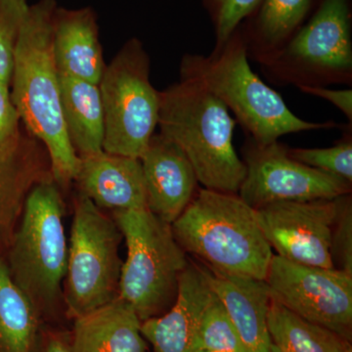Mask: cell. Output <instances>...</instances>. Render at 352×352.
I'll list each match as a JSON object with an SVG mask.
<instances>
[{"label": "cell", "mask_w": 352, "mask_h": 352, "mask_svg": "<svg viewBox=\"0 0 352 352\" xmlns=\"http://www.w3.org/2000/svg\"><path fill=\"white\" fill-rule=\"evenodd\" d=\"M56 0L30 4L16 45L10 87L25 131L44 146L51 175L60 188L76 180L80 166L67 133L60 99L59 73L53 56Z\"/></svg>", "instance_id": "cell-1"}, {"label": "cell", "mask_w": 352, "mask_h": 352, "mask_svg": "<svg viewBox=\"0 0 352 352\" xmlns=\"http://www.w3.org/2000/svg\"><path fill=\"white\" fill-rule=\"evenodd\" d=\"M180 78L210 90L259 145L276 142L287 134L339 126L333 122H307L289 110L281 95L252 71L241 27L208 56L185 54Z\"/></svg>", "instance_id": "cell-2"}, {"label": "cell", "mask_w": 352, "mask_h": 352, "mask_svg": "<svg viewBox=\"0 0 352 352\" xmlns=\"http://www.w3.org/2000/svg\"><path fill=\"white\" fill-rule=\"evenodd\" d=\"M157 126L188 157L203 188L237 194L245 166L233 144L235 118L210 90L194 80L160 91Z\"/></svg>", "instance_id": "cell-3"}, {"label": "cell", "mask_w": 352, "mask_h": 352, "mask_svg": "<svg viewBox=\"0 0 352 352\" xmlns=\"http://www.w3.org/2000/svg\"><path fill=\"white\" fill-rule=\"evenodd\" d=\"M171 229L183 251L208 270L266 279L274 254L258 226L256 210L238 194L199 189Z\"/></svg>", "instance_id": "cell-4"}, {"label": "cell", "mask_w": 352, "mask_h": 352, "mask_svg": "<svg viewBox=\"0 0 352 352\" xmlns=\"http://www.w3.org/2000/svg\"><path fill=\"white\" fill-rule=\"evenodd\" d=\"M61 190L51 177L38 183L25 199L6 261L14 282L41 317L56 309L63 296L69 242Z\"/></svg>", "instance_id": "cell-5"}, {"label": "cell", "mask_w": 352, "mask_h": 352, "mask_svg": "<svg viewBox=\"0 0 352 352\" xmlns=\"http://www.w3.org/2000/svg\"><path fill=\"white\" fill-rule=\"evenodd\" d=\"M113 219L127 248L119 298L135 310L141 322L166 314L175 302L180 277L189 263L171 224L148 208L117 210Z\"/></svg>", "instance_id": "cell-6"}, {"label": "cell", "mask_w": 352, "mask_h": 352, "mask_svg": "<svg viewBox=\"0 0 352 352\" xmlns=\"http://www.w3.org/2000/svg\"><path fill=\"white\" fill-rule=\"evenodd\" d=\"M351 0H320L283 47L261 62L263 75L285 87L352 83Z\"/></svg>", "instance_id": "cell-7"}, {"label": "cell", "mask_w": 352, "mask_h": 352, "mask_svg": "<svg viewBox=\"0 0 352 352\" xmlns=\"http://www.w3.org/2000/svg\"><path fill=\"white\" fill-rule=\"evenodd\" d=\"M150 58L138 38L129 39L106 65L100 82L103 151L140 159L155 134L160 91L150 80Z\"/></svg>", "instance_id": "cell-8"}, {"label": "cell", "mask_w": 352, "mask_h": 352, "mask_svg": "<svg viewBox=\"0 0 352 352\" xmlns=\"http://www.w3.org/2000/svg\"><path fill=\"white\" fill-rule=\"evenodd\" d=\"M122 235L115 219L78 194L68 250L64 302L72 320L119 298Z\"/></svg>", "instance_id": "cell-9"}, {"label": "cell", "mask_w": 352, "mask_h": 352, "mask_svg": "<svg viewBox=\"0 0 352 352\" xmlns=\"http://www.w3.org/2000/svg\"><path fill=\"white\" fill-rule=\"evenodd\" d=\"M265 282L272 300L351 342V274L336 268L292 263L274 254Z\"/></svg>", "instance_id": "cell-10"}, {"label": "cell", "mask_w": 352, "mask_h": 352, "mask_svg": "<svg viewBox=\"0 0 352 352\" xmlns=\"http://www.w3.org/2000/svg\"><path fill=\"white\" fill-rule=\"evenodd\" d=\"M245 176L238 196L252 208L277 201L333 200L351 193V183L289 157L280 143L259 145L248 136L243 148Z\"/></svg>", "instance_id": "cell-11"}, {"label": "cell", "mask_w": 352, "mask_h": 352, "mask_svg": "<svg viewBox=\"0 0 352 352\" xmlns=\"http://www.w3.org/2000/svg\"><path fill=\"white\" fill-rule=\"evenodd\" d=\"M254 210L264 237L276 256L292 263L333 268L330 244L338 198L277 201Z\"/></svg>", "instance_id": "cell-12"}, {"label": "cell", "mask_w": 352, "mask_h": 352, "mask_svg": "<svg viewBox=\"0 0 352 352\" xmlns=\"http://www.w3.org/2000/svg\"><path fill=\"white\" fill-rule=\"evenodd\" d=\"M140 162L148 210L173 223L200 189L193 166L179 146L162 133L153 135Z\"/></svg>", "instance_id": "cell-13"}, {"label": "cell", "mask_w": 352, "mask_h": 352, "mask_svg": "<svg viewBox=\"0 0 352 352\" xmlns=\"http://www.w3.org/2000/svg\"><path fill=\"white\" fill-rule=\"evenodd\" d=\"M51 176L45 148L27 131L0 146V254L10 245L30 191Z\"/></svg>", "instance_id": "cell-14"}, {"label": "cell", "mask_w": 352, "mask_h": 352, "mask_svg": "<svg viewBox=\"0 0 352 352\" xmlns=\"http://www.w3.org/2000/svg\"><path fill=\"white\" fill-rule=\"evenodd\" d=\"M212 295L205 271L189 261L183 271L177 296L166 314L147 319L141 332L154 352H194L204 311Z\"/></svg>", "instance_id": "cell-15"}, {"label": "cell", "mask_w": 352, "mask_h": 352, "mask_svg": "<svg viewBox=\"0 0 352 352\" xmlns=\"http://www.w3.org/2000/svg\"><path fill=\"white\" fill-rule=\"evenodd\" d=\"M75 182L80 194L100 210L117 212L147 208L140 159L104 151L80 157Z\"/></svg>", "instance_id": "cell-16"}, {"label": "cell", "mask_w": 352, "mask_h": 352, "mask_svg": "<svg viewBox=\"0 0 352 352\" xmlns=\"http://www.w3.org/2000/svg\"><path fill=\"white\" fill-rule=\"evenodd\" d=\"M53 56L58 73L99 85L106 64L91 7H57L53 19Z\"/></svg>", "instance_id": "cell-17"}, {"label": "cell", "mask_w": 352, "mask_h": 352, "mask_svg": "<svg viewBox=\"0 0 352 352\" xmlns=\"http://www.w3.org/2000/svg\"><path fill=\"white\" fill-rule=\"evenodd\" d=\"M201 267L248 352H271L272 342L268 331L271 294L265 280L224 274L206 266Z\"/></svg>", "instance_id": "cell-18"}, {"label": "cell", "mask_w": 352, "mask_h": 352, "mask_svg": "<svg viewBox=\"0 0 352 352\" xmlns=\"http://www.w3.org/2000/svg\"><path fill=\"white\" fill-rule=\"evenodd\" d=\"M73 321L69 333L72 352H148L142 322L122 298Z\"/></svg>", "instance_id": "cell-19"}, {"label": "cell", "mask_w": 352, "mask_h": 352, "mask_svg": "<svg viewBox=\"0 0 352 352\" xmlns=\"http://www.w3.org/2000/svg\"><path fill=\"white\" fill-rule=\"evenodd\" d=\"M60 99L67 133L78 156L103 152L105 124L98 85L59 74Z\"/></svg>", "instance_id": "cell-20"}, {"label": "cell", "mask_w": 352, "mask_h": 352, "mask_svg": "<svg viewBox=\"0 0 352 352\" xmlns=\"http://www.w3.org/2000/svg\"><path fill=\"white\" fill-rule=\"evenodd\" d=\"M314 0H263L240 25L248 57L261 64L288 43L307 19Z\"/></svg>", "instance_id": "cell-21"}, {"label": "cell", "mask_w": 352, "mask_h": 352, "mask_svg": "<svg viewBox=\"0 0 352 352\" xmlns=\"http://www.w3.org/2000/svg\"><path fill=\"white\" fill-rule=\"evenodd\" d=\"M41 315L0 258V352H34Z\"/></svg>", "instance_id": "cell-22"}, {"label": "cell", "mask_w": 352, "mask_h": 352, "mask_svg": "<svg viewBox=\"0 0 352 352\" xmlns=\"http://www.w3.org/2000/svg\"><path fill=\"white\" fill-rule=\"evenodd\" d=\"M268 331L273 346L282 352H340L349 342L289 311L272 298Z\"/></svg>", "instance_id": "cell-23"}, {"label": "cell", "mask_w": 352, "mask_h": 352, "mask_svg": "<svg viewBox=\"0 0 352 352\" xmlns=\"http://www.w3.org/2000/svg\"><path fill=\"white\" fill-rule=\"evenodd\" d=\"M196 351L248 352L226 308L212 291L197 333Z\"/></svg>", "instance_id": "cell-24"}, {"label": "cell", "mask_w": 352, "mask_h": 352, "mask_svg": "<svg viewBox=\"0 0 352 352\" xmlns=\"http://www.w3.org/2000/svg\"><path fill=\"white\" fill-rule=\"evenodd\" d=\"M29 0H0V82L11 85L16 45Z\"/></svg>", "instance_id": "cell-25"}, {"label": "cell", "mask_w": 352, "mask_h": 352, "mask_svg": "<svg viewBox=\"0 0 352 352\" xmlns=\"http://www.w3.org/2000/svg\"><path fill=\"white\" fill-rule=\"evenodd\" d=\"M289 157L310 168H316L352 183L351 132L338 144L329 148H288Z\"/></svg>", "instance_id": "cell-26"}, {"label": "cell", "mask_w": 352, "mask_h": 352, "mask_svg": "<svg viewBox=\"0 0 352 352\" xmlns=\"http://www.w3.org/2000/svg\"><path fill=\"white\" fill-rule=\"evenodd\" d=\"M263 0H201L214 27L215 44L220 50L234 32L256 12Z\"/></svg>", "instance_id": "cell-27"}, {"label": "cell", "mask_w": 352, "mask_h": 352, "mask_svg": "<svg viewBox=\"0 0 352 352\" xmlns=\"http://www.w3.org/2000/svg\"><path fill=\"white\" fill-rule=\"evenodd\" d=\"M330 254L333 268L352 275L351 195L338 198V212L331 234Z\"/></svg>", "instance_id": "cell-28"}, {"label": "cell", "mask_w": 352, "mask_h": 352, "mask_svg": "<svg viewBox=\"0 0 352 352\" xmlns=\"http://www.w3.org/2000/svg\"><path fill=\"white\" fill-rule=\"evenodd\" d=\"M20 116L14 105L10 85L0 82V146L19 133Z\"/></svg>", "instance_id": "cell-29"}, {"label": "cell", "mask_w": 352, "mask_h": 352, "mask_svg": "<svg viewBox=\"0 0 352 352\" xmlns=\"http://www.w3.org/2000/svg\"><path fill=\"white\" fill-rule=\"evenodd\" d=\"M302 94L319 97L332 103L335 107L346 116L349 120V126L352 124V90L331 89L326 87H302L298 88Z\"/></svg>", "instance_id": "cell-30"}, {"label": "cell", "mask_w": 352, "mask_h": 352, "mask_svg": "<svg viewBox=\"0 0 352 352\" xmlns=\"http://www.w3.org/2000/svg\"><path fill=\"white\" fill-rule=\"evenodd\" d=\"M34 352H72L69 333L51 329L41 330Z\"/></svg>", "instance_id": "cell-31"}, {"label": "cell", "mask_w": 352, "mask_h": 352, "mask_svg": "<svg viewBox=\"0 0 352 352\" xmlns=\"http://www.w3.org/2000/svg\"><path fill=\"white\" fill-rule=\"evenodd\" d=\"M340 352H352V346L351 342H346L342 347Z\"/></svg>", "instance_id": "cell-32"}, {"label": "cell", "mask_w": 352, "mask_h": 352, "mask_svg": "<svg viewBox=\"0 0 352 352\" xmlns=\"http://www.w3.org/2000/svg\"><path fill=\"white\" fill-rule=\"evenodd\" d=\"M271 352H282V351H280L279 349H278L276 346H273V344H272V346H271Z\"/></svg>", "instance_id": "cell-33"}, {"label": "cell", "mask_w": 352, "mask_h": 352, "mask_svg": "<svg viewBox=\"0 0 352 352\" xmlns=\"http://www.w3.org/2000/svg\"><path fill=\"white\" fill-rule=\"evenodd\" d=\"M196 352H208V351H196Z\"/></svg>", "instance_id": "cell-34"}]
</instances>
